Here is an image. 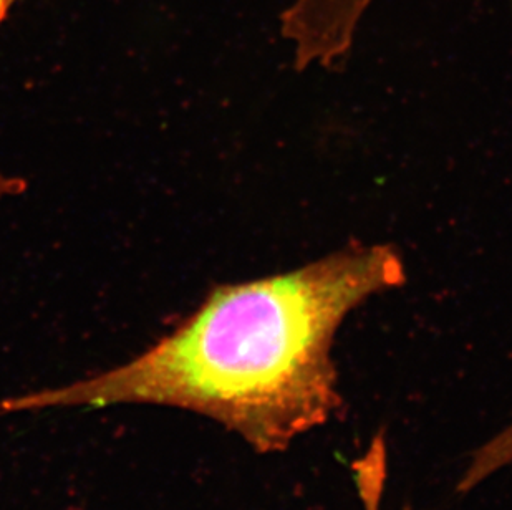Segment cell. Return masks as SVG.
I'll return each instance as SVG.
<instances>
[{
  "label": "cell",
  "instance_id": "obj_2",
  "mask_svg": "<svg viewBox=\"0 0 512 510\" xmlns=\"http://www.w3.org/2000/svg\"><path fill=\"white\" fill-rule=\"evenodd\" d=\"M370 0H295L284 15V32L300 62L332 60L347 49Z\"/></svg>",
  "mask_w": 512,
  "mask_h": 510
},
{
  "label": "cell",
  "instance_id": "obj_3",
  "mask_svg": "<svg viewBox=\"0 0 512 510\" xmlns=\"http://www.w3.org/2000/svg\"><path fill=\"white\" fill-rule=\"evenodd\" d=\"M387 459V439L383 433H378L362 458L353 462V481L363 510H383V496L387 486Z\"/></svg>",
  "mask_w": 512,
  "mask_h": 510
},
{
  "label": "cell",
  "instance_id": "obj_1",
  "mask_svg": "<svg viewBox=\"0 0 512 510\" xmlns=\"http://www.w3.org/2000/svg\"><path fill=\"white\" fill-rule=\"evenodd\" d=\"M405 279L387 246L350 247L285 274L214 290L138 357L0 401V413L166 406L282 453L342 406L332 345L348 313Z\"/></svg>",
  "mask_w": 512,
  "mask_h": 510
},
{
  "label": "cell",
  "instance_id": "obj_4",
  "mask_svg": "<svg viewBox=\"0 0 512 510\" xmlns=\"http://www.w3.org/2000/svg\"><path fill=\"white\" fill-rule=\"evenodd\" d=\"M22 189H24V183L20 179L9 178L0 173V199L19 194Z\"/></svg>",
  "mask_w": 512,
  "mask_h": 510
}]
</instances>
